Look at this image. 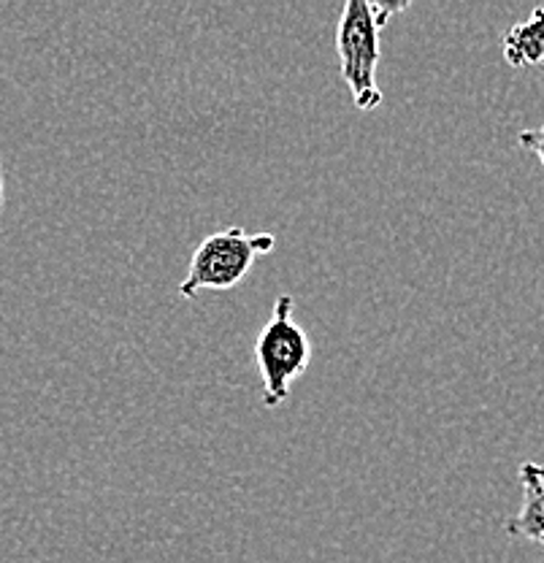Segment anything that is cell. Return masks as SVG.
Wrapping results in <instances>:
<instances>
[{"label":"cell","mask_w":544,"mask_h":563,"mask_svg":"<svg viewBox=\"0 0 544 563\" xmlns=\"http://www.w3.org/2000/svg\"><path fill=\"white\" fill-rule=\"evenodd\" d=\"M0 209H3V176H0Z\"/></svg>","instance_id":"8"},{"label":"cell","mask_w":544,"mask_h":563,"mask_svg":"<svg viewBox=\"0 0 544 563\" xmlns=\"http://www.w3.org/2000/svg\"><path fill=\"white\" fill-rule=\"evenodd\" d=\"M277 246L274 233H249L242 225L209 233L192 255L179 296L196 298L203 290H233L253 272L255 261Z\"/></svg>","instance_id":"2"},{"label":"cell","mask_w":544,"mask_h":563,"mask_svg":"<svg viewBox=\"0 0 544 563\" xmlns=\"http://www.w3.org/2000/svg\"><path fill=\"white\" fill-rule=\"evenodd\" d=\"M338 74L360 111L379 109L385 101L377 85L379 25L368 0H347L336 27Z\"/></svg>","instance_id":"3"},{"label":"cell","mask_w":544,"mask_h":563,"mask_svg":"<svg viewBox=\"0 0 544 563\" xmlns=\"http://www.w3.org/2000/svg\"><path fill=\"white\" fill-rule=\"evenodd\" d=\"M368 3H371V0H368ZM409 9V3L407 0H403V3H371V14H374V20H377V25H379V31H382L385 25H388V20L393 14H401V11H407Z\"/></svg>","instance_id":"7"},{"label":"cell","mask_w":544,"mask_h":563,"mask_svg":"<svg viewBox=\"0 0 544 563\" xmlns=\"http://www.w3.org/2000/svg\"><path fill=\"white\" fill-rule=\"evenodd\" d=\"M520 485H523V507L507 520V533L544 544V466L542 463H520Z\"/></svg>","instance_id":"4"},{"label":"cell","mask_w":544,"mask_h":563,"mask_svg":"<svg viewBox=\"0 0 544 563\" xmlns=\"http://www.w3.org/2000/svg\"><path fill=\"white\" fill-rule=\"evenodd\" d=\"M501 49L512 68L544 66V5H536L529 20L509 27Z\"/></svg>","instance_id":"5"},{"label":"cell","mask_w":544,"mask_h":563,"mask_svg":"<svg viewBox=\"0 0 544 563\" xmlns=\"http://www.w3.org/2000/svg\"><path fill=\"white\" fill-rule=\"evenodd\" d=\"M255 363L263 377V404L268 409L282 407L290 398V387L307 374L312 363V342L307 331L292 320V296L282 292L274 312L255 339Z\"/></svg>","instance_id":"1"},{"label":"cell","mask_w":544,"mask_h":563,"mask_svg":"<svg viewBox=\"0 0 544 563\" xmlns=\"http://www.w3.org/2000/svg\"><path fill=\"white\" fill-rule=\"evenodd\" d=\"M518 144L525 146L529 152H534L544 166V125L542 128H529V131L518 133Z\"/></svg>","instance_id":"6"}]
</instances>
